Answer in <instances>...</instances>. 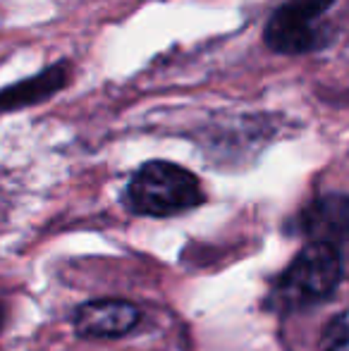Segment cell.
<instances>
[{"label":"cell","instance_id":"52a82bcc","mask_svg":"<svg viewBox=\"0 0 349 351\" xmlns=\"http://www.w3.org/2000/svg\"><path fill=\"white\" fill-rule=\"evenodd\" d=\"M321 351H349V311L340 313L326 328L321 339Z\"/></svg>","mask_w":349,"mask_h":351},{"label":"cell","instance_id":"7a4b0ae2","mask_svg":"<svg viewBox=\"0 0 349 351\" xmlns=\"http://www.w3.org/2000/svg\"><path fill=\"white\" fill-rule=\"evenodd\" d=\"M125 204L136 215L170 217L204 204V191L189 170L175 162L151 160L130 180Z\"/></svg>","mask_w":349,"mask_h":351},{"label":"cell","instance_id":"8992f818","mask_svg":"<svg viewBox=\"0 0 349 351\" xmlns=\"http://www.w3.org/2000/svg\"><path fill=\"white\" fill-rule=\"evenodd\" d=\"M67 82H70V65L58 62V65L48 67V70L24 79V82L10 84V86H5L0 91V112L22 110V108L48 101L58 91H62L67 86Z\"/></svg>","mask_w":349,"mask_h":351},{"label":"cell","instance_id":"ba28073f","mask_svg":"<svg viewBox=\"0 0 349 351\" xmlns=\"http://www.w3.org/2000/svg\"><path fill=\"white\" fill-rule=\"evenodd\" d=\"M5 315H8L5 313V306L0 304V332H3V328H5Z\"/></svg>","mask_w":349,"mask_h":351},{"label":"cell","instance_id":"6da1fadb","mask_svg":"<svg viewBox=\"0 0 349 351\" xmlns=\"http://www.w3.org/2000/svg\"><path fill=\"white\" fill-rule=\"evenodd\" d=\"M342 278V256L333 246L311 241L275 280L270 304L280 313H294L326 301Z\"/></svg>","mask_w":349,"mask_h":351},{"label":"cell","instance_id":"5b68a950","mask_svg":"<svg viewBox=\"0 0 349 351\" xmlns=\"http://www.w3.org/2000/svg\"><path fill=\"white\" fill-rule=\"evenodd\" d=\"M141 313L134 304L122 299H96L82 304L75 313V330L80 337L112 339L132 332L139 325Z\"/></svg>","mask_w":349,"mask_h":351},{"label":"cell","instance_id":"277c9868","mask_svg":"<svg viewBox=\"0 0 349 351\" xmlns=\"http://www.w3.org/2000/svg\"><path fill=\"white\" fill-rule=\"evenodd\" d=\"M297 230L311 241H321L349 256V196L328 194L316 199L297 217Z\"/></svg>","mask_w":349,"mask_h":351},{"label":"cell","instance_id":"3957f363","mask_svg":"<svg viewBox=\"0 0 349 351\" xmlns=\"http://www.w3.org/2000/svg\"><path fill=\"white\" fill-rule=\"evenodd\" d=\"M335 0H287L270 14L263 38L280 56H302L323 46L321 19Z\"/></svg>","mask_w":349,"mask_h":351}]
</instances>
